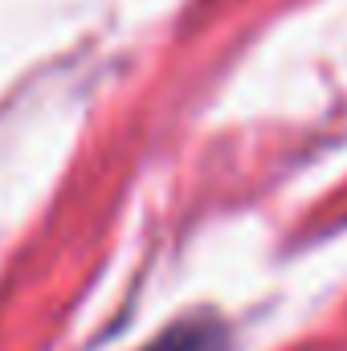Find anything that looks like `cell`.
<instances>
[{"label": "cell", "mask_w": 347, "mask_h": 351, "mask_svg": "<svg viewBox=\"0 0 347 351\" xmlns=\"http://www.w3.org/2000/svg\"><path fill=\"white\" fill-rule=\"evenodd\" d=\"M139 351H229V331L221 327V319L188 315V319L172 323L168 331H160Z\"/></svg>", "instance_id": "1"}]
</instances>
